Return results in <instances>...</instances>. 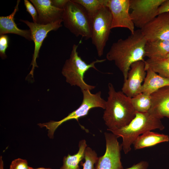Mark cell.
<instances>
[{"instance_id": "1", "label": "cell", "mask_w": 169, "mask_h": 169, "mask_svg": "<svg viewBox=\"0 0 169 169\" xmlns=\"http://www.w3.org/2000/svg\"><path fill=\"white\" fill-rule=\"evenodd\" d=\"M146 42L141 29H138L126 38L120 39L113 43L107 53V59L114 62L122 73L124 81L127 79L132 64L145 61V47Z\"/></svg>"}, {"instance_id": "2", "label": "cell", "mask_w": 169, "mask_h": 169, "mask_svg": "<svg viewBox=\"0 0 169 169\" xmlns=\"http://www.w3.org/2000/svg\"><path fill=\"white\" fill-rule=\"evenodd\" d=\"M108 96L106 101L103 119L107 130L120 129L128 125L135 116L136 111L131 99L122 91H117L111 83L108 84Z\"/></svg>"}, {"instance_id": "3", "label": "cell", "mask_w": 169, "mask_h": 169, "mask_svg": "<svg viewBox=\"0 0 169 169\" xmlns=\"http://www.w3.org/2000/svg\"><path fill=\"white\" fill-rule=\"evenodd\" d=\"M161 120L149 112H136L135 117L128 125L110 131L122 138L121 145L124 153L127 154L131 151V145L139 136L148 131L165 129Z\"/></svg>"}, {"instance_id": "4", "label": "cell", "mask_w": 169, "mask_h": 169, "mask_svg": "<svg viewBox=\"0 0 169 169\" xmlns=\"http://www.w3.org/2000/svg\"><path fill=\"white\" fill-rule=\"evenodd\" d=\"M78 46L74 44L69 58L67 59L63 67L62 73L66 78L67 82L71 86H77L81 90H93L95 86L87 84L84 79L85 73L90 68L99 71L95 64L104 62L106 59H98L87 64L79 56L77 52Z\"/></svg>"}, {"instance_id": "5", "label": "cell", "mask_w": 169, "mask_h": 169, "mask_svg": "<svg viewBox=\"0 0 169 169\" xmlns=\"http://www.w3.org/2000/svg\"><path fill=\"white\" fill-rule=\"evenodd\" d=\"M63 10L62 22L65 27L77 37L91 38V18L84 8L73 0H68Z\"/></svg>"}, {"instance_id": "6", "label": "cell", "mask_w": 169, "mask_h": 169, "mask_svg": "<svg viewBox=\"0 0 169 169\" xmlns=\"http://www.w3.org/2000/svg\"><path fill=\"white\" fill-rule=\"evenodd\" d=\"M89 90H81L83 99L81 105L66 117L59 121L51 120L48 122L39 123L38 125L41 128L45 127L48 130L49 137L52 139L56 130L63 123L73 119L78 121L79 119L86 116L90 110L93 108L100 107L105 109L106 101L101 97V92L99 91L93 94Z\"/></svg>"}, {"instance_id": "7", "label": "cell", "mask_w": 169, "mask_h": 169, "mask_svg": "<svg viewBox=\"0 0 169 169\" xmlns=\"http://www.w3.org/2000/svg\"><path fill=\"white\" fill-rule=\"evenodd\" d=\"M91 39L99 57H101L109 39L111 29L112 17L106 7H104L91 17Z\"/></svg>"}, {"instance_id": "8", "label": "cell", "mask_w": 169, "mask_h": 169, "mask_svg": "<svg viewBox=\"0 0 169 169\" xmlns=\"http://www.w3.org/2000/svg\"><path fill=\"white\" fill-rule=\"evenodd\" d=\"M166 0H130V14L135 27L143 28L158 15V9Z\"/></svg>"}, {"instance_id": "9", "label": "cell", "mask_w": 169, "mask_h": 169, "mask_svg": "<svg viewBox=\"0 0 169 169\" xmlns=\"http://www.w3.org/2000/svg\"><path fill=\"white\" fill-rule=\"evenodd\" d=\"M106 141L105 154L98 157L94 169H124L121 161V145L117 136L113 133H104Z\"/></svg>"}, {"instance_id": "10", "label": "cell", "mask_w": 169, "mask_h": 169, "mask_svg": "<svg viewBox=\"0 0 169 169\" xmlns=\"http://www.w3.org/2000/svg\"><path fill=\"white\" fill-rule=\"evenodd\" d=\"M20 21L26 24L29 28L32 40L34 43V53L31 64L32 67L28 74L33 78L35 68L38 67L36 59L38 57L39 50L44 40L47 37L48 33L52 30H56L62 26V20L46 25L40 24L27 20L21 19Z\"/></svg>"}, {"instance_id": "11", "label": "cell", "mask_w": 169, "mask_h": 169, "mask_svg": "<svg viewBox=\"0 0 169 169\" xmlns=\"http://www.w3.org/2000/svg\"><path fill=\"white\" fill-rule=\"evenodd\" d=\"M112 17L111 29L124 28L131 33L135 31V26L129 13L130 0H107L106 4Z\"/></svg>"}, {"instance_id": "12", "label": "cell", "mask_w": 169, "mask_h": 169, "mask_svg": "<svg viewBox=\"0 0 169 169\" xmlns=\"http://www.w3.org/2000/svg\"><path fill=\"white\" fill-rule=\"evenodd\" d=\"M145 61H139L132 64L127 79L124 81L121 91L130 98L141 93L142 83L146 74Z\"/></svg>"}, {"instance_id": "13", "label": "cell", "mask_w": 169, "mask_h": 169, "mask_svg": "<svg viewBox=\"0 0 169 169\" xmlns=\"http://www.w3.org/2000/svg\"><path fill=\"white\" fill-rule=\"evenodd\" d=\"M140 29L147 41H169V12L158 14Z\"/></svg>"}, {"instance_id": "14", "label": "cell", "mask_w": 169, "mask_h": 169, "mask_svg": "<svg viewBox=\"0 0 169 169\" xmlns=\"http://www.w3.org/2000/svg\"><path fill=\"white\" fill-rule=\"evenodd\" d=\"M38 13L37 23L46 25L62 20L63 9L54 6L51 0H30Z\"/></svg>"}, {"instance_id": "15", "label": "cell", "mask_w": 169, "mask_h": 169, "mask_svg": "<svg viewBox=\"0 0 169 169\" xmlns=\"http://www.w3.org/2000/svg\"><path fill=\"white\" fill-rule=\"evenodd\" d=\"M151 96V106L148 112L160 119L169 118V86L160 89Z\"/></svg>"}, {"instance_id": "16", "label": "cell", "mask_w": 169, "mask_h": 169, "mask_svg": "<svg viewBox=\"0 0 169 169\" xmlns=\"http://www.w3.org/2000/svg\"><path fill=\"white\" fill-rule=\"evenodd\" d=\"M20 0H18L13 12L6 16L0 17V35L12 33L22 36L29 40H32L30 30H23L18 28L14 20V16L18 11Z\"/></svg>"}, {"instance_id": "17", "label": "cell", "mask_w": 169, "mask_h": 169, "mask_svg": "<svg viewBox=\"0 0 169 169\" xmlns=\"http://www.w3.org/2000/svg\"><path fill=\"white\" fill-rule=\"evenodd\" d=\"M145 69L146 74L141 93L151 95L160 88L169 86V78L160 75L149 68L145 67Z\"/></svg>"}, {"instance_id": "18", "label": "cell", "mask_w": 169, "mask_h": 169, "mask_svg": "<svg viewBox=\"0 0 169 169\" xmlns=\"http://www.w3.org/2000/svg\"><path fill=\"white\" fill-rule=\"evenodd\" d=\"M169 141L166 135L148 131L139 136L133 143L135 150L149 147Z\"/></svg>"}, {"instance_id": "19", "label": "cell", "mask_w": 169, "mask_h": 169, "mask_svg": "<svg viewBox=\"0 0 169 169\" xmlns=\"http://www.w3.org/2000/svg\"><path fill=\"white\" fill-rule=\"evenodd\" d=\"M145 56L148 59H163L169 54V41H147L145 47Z\"/></svg>"}, {"instance_id": "20", "label": "cell", "mask_w": 169, "mask_h": 169, "mask_svg": "<svg viewBox=\"0 0 169 169\" xmlns=\"http://www.w3.org/2000/svg\"><path fill=\"white\" fill-rule=\"evenodd\" d=\"M87 146L85 140H80L79 143V149L75 154L71 155L69 154L64 157L63 165L60 169H80L79 164L84 158V151Z\"/></svg>"}, {"instance_id": "21", "label": "cell", "mask_w": 169, "mask_h": 169, "mask_svg": "<svg viewBox=\"0 0 169 169\" xmlns=\"http://www.w3.org/2000/svg\"><path fill=\"white\" fill-rule=\"evenodd\" d=\"M145 63V67L149 68L160 75L169 78V60L148 59Z\"/></svg>"}, {"instance_id": "22", "label": "cell", "mask_w": 169, "mask_h": 169, "mask_svg": "<svg viewBox=\"0 0 169 169\" xmlns=\"http://www.w3.org/2000/svg\"><path fill=\"white\" fill-rule=\"evenodd\" d=\"M131 100L136 112H148L151 108V95L141 93L131 98Z\"/></svg>"}, {"instance_id": "23", "label": "cell", "mask_w": 169, "mask_h": 169, "mask_svg": "<svg viewBox=\"0 0 169 169\" xmlns=\"http://www.w3.org/2000/svg\"><path fill=\"white\" fill-rule=\"evenodd\" d=\"M82 6L90 17L102 8L106 6L107 0H73Z\"/></svg>"}, {"instance_id": "24", "label": "cell", "mask_w": 169, "mask_h": 169, "mask_svg": "<svg viewBox=\"0 0 169 169\" xmlns=\"http://www.w3.org/2000/svg\"><path fill=\"white\" fill-rule=\"evenodd\" d=\"M85 162H81L80 165L83 166V169H94V164L98 157L95 151L90 147H87L84 151Z\"/></svg>"}, {"instance_id": "25", "label": "cell", "mask_w": 169, "mask_h": 169, "mask_svg": "<svg viewBox=\"0 0 169 169\" xmlns=\"http://www.w3.org/2000/svg\"><path fill=\"white\" fill-rule=\"evenodd\" d=\"M9 38L7 35H1L0 37V56L2 59L6 58V51L8 46Z\"/></svg>"}, {"instance_id": "26", "label": "cell", "mask_w": 169, "mask_h": 169, "mask_svg": "<svg viewBox=\"0 0 169 169\" xmlns=\"http://www.w3.org/2000/svg\"><path fill=\"white\" fill-rule=\"evenodd\" d=\"M9 169H29V166L26 160L18 158L12 161Z\"/></svg>"}, {"instance_id": "27", "label": "cell", "mask_w": 169, "mask_h": 169, "mask_svg": "<svg viewBox=\"0 0 169 169\" xmlns=\"http://www.w3.org/2000/svg\"><path fill=\"white\" fill-rule=\"evenodd\" d=\"M24 4L26 11L32 16L33 22L37 23L38 18V13L34 6L28 0H24Z\"/></svg>"}, {"instance_id": "28", "label": "cell", "mask_w": 169, "mask_h": 169, "mask_svg": "<svg viewBox=\"0 0 169 169\" xmlns=\"http://www.w3.org/2000/svg\"><path fill=\"white\" fill-rule=\"evenodd\" d=\"M149 164L146 161H141L126 169H148Z\"/></svg>"}, {"instance_id": "29", "label": "cell", "mask_w": 169, "mask_h": 169, "mask_svg": "<svg viewBox=\"0 0 169 169\" xmlns=\"http://www.w3.org/2000/svg\"><path fill=\"white\" fill-rule=\"evenodd\" d=\"M167 12H169V0H166L158 9V14Z\"/></svg>"}, {"instance_id": "30", "label": "cell", "mask_w": 169, "mask_h": 169, "mask_svg": "<svg viewBox=\"0 0 169 169\" xmlns=\"http://www.w3.org/2000/svg\"><path fill=\"white\" fill-rule=\"evenodd\" d=\"M68 0H51L53 5L56 7L63 9Z\"/></svg>"}, {"instance_id": "31", "label": "cell", "mask_w": 169, "mask_h": 169, "mask_svg": "<svg viewBox=\"0 0 169 169\" xmlns=\"http://www.w3.org/2000/svg\"><path fill=\"white\" fill-rule=\"evenodd\" d=\"M0 169H4V163L2 156L0 157Z\"/></svg>"}, {"instance_id": "32", "label": "cell", "mask_w": 169, "mask_h": 169, "mask_svg": "<svg viewBox=\"0 0 169 169\" xmlns=\"http://www.w3.org/2000/svg\"><path fill=\"white\" fill-rule=\"evenodd\" d=\"M29 169H52L51 168H45L44 167H39L36 168H34L32 167L29 166Z\"/></svg>"}, {"instance_id": "33", "label": "cell", "mask_w": 169, "mask_h": 169, "mask_svg": "<svg viewBox=\"0 0 169 169\" xmlns=\"http://www.w3.org/2000/svg\"><path fill=\"white\" fill-rule=\"evenodd\" d=\"M166 59H168V60H169V54L167 55V56L166 58Z\"/></svg>"}]
</instances>
